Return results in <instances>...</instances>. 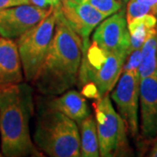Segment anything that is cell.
Here are the masks:
<instances>
[{
    "label": "cell",
    "instance_id": "21",
    "mask_svg": "<svg viewBox=\"0 0 157 157\" xmlns=\"http://www.w3.org/2000/svg\"><path fill=\"white\" fill-rule=\"evenodd\" d=\"M30 2L33 6L39 7L41 9L49 10L51 8H52V3H51L50 0H30Z\"/></svg>",
    "mask_w": 157,
    "mask_h": 157
},
{
    "label": "cell",
    "instance_id": "4",
    "mask_svg": "<svg viewBox=\"0 0 157 157\" xmlns=\"http://www.w3.org/2000/svg\"><path fill=\"white\" fill-rule=\"evenodd\" d=\"M82 59L78 80L84 86L92 83L96 86L100 97L111 92L122 73L128 54L110 52L101 49L95 42L82 41Z\"/></svg>",
    "mask_w": 157,
    "mask_h": 157
},
{
    "label": "cell",
    "instance_id": "5",
    "mask_svg": "<svg viewBox=\"0 0 157 157\" xmlns=\"http://www.w3.org/2000/svg\"><path fill=\"white\" fill-rule=\"evenodd\" d=\"M93 106L95 111L100 155H128L130 149L127 135L128 129L122 118L113 107L108 94L96 99Z\"/></svg>",
    "mask_w": 157,
    "mask_h": 157
},
{
    "label": "cell",
    "instance_id": "1",
    "mask_svg": "<svg viewBox=\"0 0 157 157\" xmlns=\"http://www.w3.org/2000/svg\"><path fill=\"white\" fill-rule=\"evenodd\" d=\"M55 27L45 60L33 83L45 95H59L77 84L82 59V39L65 17L61 5L54 8Z\"/></svg>",
    "mask_w": 157,
    "mask_h": 157
},
{
    "label": "cell",
    "instance_id": "17",
    "mask_svg": "<svg viewBox=\"0 0 157 157\" xmlns=\"http://www.w3.org/2000/svg\"><path fill=\"white\" fill-rule=\"evenodd\" d=\"M78 1L88 3L93 7H94L96 10L104 14L107 17L119 11L123 7L122 2L121 0H78Z\"/></svg>",
    "mask_w": 157,
    "mask_h": 157
},
{
    "label": "cell",
    "instance_id": "10",
    "mask_svg": "<svg viewBox=\"0 0 157 157\" xmlns=\"http://www.w3.org/2000/svg\"><path fill=\"white\" fill-rule=\"evenodd\" d=\"M61 9L69 25L82 41H87L92 32L107 17L88 3L77 0H61Z\"/></svg>",
    "mask_w": 157,
    "mask_h": 157
},
{
    "label": "cell",
    "instance_id": "19",
    "mask_svg": "<svg viewBox=\"0 0 157 157\" xmlns=\"http://www.w3.org/2000/svg\"><path fill=\"white\" fill-rule=\"evenodd\" d=\"M140 61H141V50L137 49V50L131 52L124 62L122 72H126V71H138L139 72Z\"/></svg>",
    "mask_w": 157,
    "mask_h": 157
},
{
    "label": "cell",
    "instance_id": "24",
    "mask_svg": "<svg viewBox=\"0 0 157 157\" xmlns=\"http://www.w3.org/2000/svg\"><path fill=\"white\" fill-rule=\"evenodd\" d=\"M152 14L155 15V16L157 17V4L155 5V6L152 9Z\"/></svg>",
    "mask_w": 157,
    "mask_h": 157
},
{
    "label": "cell",
    "instance_id": "25",
    "mask_svg": "<svg viewBox=\"0 0 157 157\" xmlns=\"http://www.w3.org/2000/svg\"><path fill=\"white\" fill-rule=\"evenodd\" d=\"M121 2H123V3H128L129 0H121Z\"/></svg>",
    "mask_w": 157,
    "mask_h": 157
},
{
    "label": "cell",
    "instance_id": "23",
    "mask_svg": "<svg viewBox=\"0 0 157 157\" xmlns=\"http://www.w3.org/2000/svg\"><path fill=\"white\" fill-rule=\"evenodd\" d=\"M50 1L53 8L58 7V6H59L61 5V0H50Z\"/></svg>",
    "mask_w": 157,
    "mask_h": 157
},
{
    "label": "cell",
    "instance_id": "26",
    "mask_svg": "<svg viewBox=\"0 0 157 157\" xmlns=\"http://www.w3.org/2000/svg\"><path fill=\"white\" fill-rule=\"evenodd\" d=\"M155 142H157V135H156V137L155 138Z\"/></svg>",
    "mask_w": 157,
    "mask_h": 157
},
{
    "label": "cell",
    "instance_id": "29",
    "mask_svg": "<svg viewBox=\"0 0 157 157\" xmlns=\"http://www.w3.org/2000/svg\"><path fill=\"white\" fill-rule=\"evenodd\" d=\"M156 27H157V25H156Z\"/></svg>",
    "mask_w": 157,
    "mask_h": 157
},
{
    "label": "cell",
    "instance_id": "11",
    "mask_svg": "<svg viewBox=\"0 0 157 157\" xmlns=\"http://www.w3.org/2000/svg\"><path fill=\"white\" fill-rule=\"evenodd\" d=\"M140 134L146 140L157 135V73L140 80Z\"/></svg>",
    "mask_w": 157,
    "mask_h": 157
},
{
    "label": "cell",
    "instance_id": "9",
    "mask_svg": "<svg viewBox=\"0 0 157 157\" xmlns=\"http://www.w3.org/2000/svg\"><path fill=\"white\" fill-rule=\"evenodd\" d=\"M51 9H41L28 4L12 6L0 11V36L6 39H17L37 25Z\"/></svg>",
    "mask_w": 157,
    "mask_h": 157
},
{
    "label": "cell",
    "instance_id": "6",
    "mask_svg": "<svg viewBox=\"0 0 157 157\" xmlns=\"http://www.w3.org/2000/svg\"><path fill=\"white\" fill-rule=\"evenodd\" d=\"M55 27V12L52 8L34 27L18 37L16 41L25 78L33 82L45 60Z\"/></svg>",
    "mask_w": 157,
    "mask_h": 157
},
{
    "label": "cell",
    "instance_id": "16",
    "mask_svg": "<svg viewBox=\"0 0 157 157\" xmlns=\"http://www.w3.org/2000/svg\"><path fill=\"white\" fill-rule=\"evenodd\" d=\"M140 50L141 61L139 67L140 80L157 73V27L148 35Z\"/></svg>",
    "mask_w": 157,
    "mask_h": 157
},
{
    "label": "cell",
    "instance_id": "2",
    "mask_svg": "<svg viewBox=\"0 0 157 157\" xmlns=\"http://www.w3.org/2000/svg\"><path fill=\"white\" fill-rule=\"evenodd\" d=\"M33 111V90L27 84L0 86L1 150L7 157L41 156L33 142L29 121Z\"/></svg>",
    "mask_w": 157,
    "mask_h": 157
},
{
    "label": "cell",
    "instance_id": "3",
    "mask_svg": "<svg viewBox=\"0 0 157 157\" xmlns=\"http://www.w3.org/2000/svg\"><path fill=\"white\" fill-rule=\"evenodd\" d=\"M34 144L51 157L80 156V135L77 123L46 105L35 127Z\"/></svg>",
    "mask_w": 157,
    "mask_h": 157
},
{
    "label": "cell",
    "instance_id": "20",
    "mask_svg": "<svg viewBox=\"0 0 157 157\" xmlns=\"http://www.w3.org/2000/svg\"><path fill=\"white\" fill-rule=\"evenodd\" d=\"M31 4L30 0H0V11L19 5Z\"/></svg>",
    "mask_w": 157,
    "mask_h": 157
},
{
    "label": "cell",
    "instance_id": "15",
    "mask_svg": "<svg viewBox=\"0 0 157 157\" xmlns=\"http://www.w3.org/2000/svg\"><path fill=\"white\" fill-rule=\"evenodd\" d=\"M80 126V156H100L99 140L95 118L92 114L79 124Z\"/></svg>",
    "mask_w": 157,
    "mask_h": 157
},
{
    "label": "cell",
    "instance_id": "13",
    "mask_svg": "<svg viewBox=\"0 0 157 157\" xmlns=\"http://www.w3.org/2000/svg\"><path fill=\"white\" fill-rule=\"evenodd\" d=\"M47 105L63 113L78 125L91 114L85 96L75 90L66 91L59 97L49 101Z\"/></svg>",
    "mask_w": 157,
    "mask_h": 157
},
{
    "label": "cell",
    "instance_id": "12",
    "mask_svg": "<svg viewBox=\"0 0 157 157\" xmlns=\"http://www.w3.org/2000/svg\"><path fill=\"white\" fill-rule=\"evenodd\" d=\"M23 80L22 63L16 42L0 37V86L18 84Z\"/></svg>",
    "mask_w": 157,
    "mask_h": 157
},
{
    "label": "cell",
    "instance_id": "18",
    "mask_svg": "<svg viewBox=\"0 0 157 157\" xmlns=\"http://www.w3.org/2000/svg\"><path fill=\"white\" fill-rule=\"evenodd\" d=\"M152 14L151 7L143 5L137 0H129L126 10V19L127 23L132 22L134 19L141 17L145 14Z\"/></svg>",
    "mask_w": 157,
    "mask_h": 157
},
{
    "label": "cell",
    "instance_id": "7",
    "mask_svg": "<svg viewBox=\"0 0 157 157\" xmlns=\"http://www.w3.org/2000/svg\"><path fill=\"white\" fill-rule=\"evenodd\" d=\"M139 72H122L115 86L112 90L111 98L116 104L118 113L122 118L128 133L134 138H137L139 135Z\"/></svg>",
    "mask_w": 157,
    "mask_h": 157
},
{
    "label": "cell",
    "instance_id": "14",
    "mask_svg": "<svg viewBox=\"0 0 157 157\" xmlns=\"http://www.w3.org/2000/svg\"><path fill=\"white\" fill-rule=\"evenodd\" d=\"M157 17L153 14H145L134 19L128 24L130 34L129 53L133 51L140 49L145 40L152 31L156 28Z\"/></svg>",
    "mask_w": 157,
    "mask_h": 157
},
{
    "label": "cell",
    "instance_id": "27",
    "mask_svg": "<svg viewBox=\"0 0 157 157\" xmlns=\"http://www.w3.org/2000/svg\"><path fill=\"white\" fill-rule=\"evenodd\" d=\"M2 155H2V153H1V152H0V157L2 156Z\"/></svg>",
    "mask_w": 157,
    "mask_h": 157
},
{
    "label": "cell",
    "instance_id": "8",
    "mask_svg": "<svg viewBox=\"0 0 157 157\" xmlns=\"http://www.w3.org/2000/svg\"><path fill=\"white\" fill-rule=\"evenodd\" d=\"M92 40L104 51L126 53L128 56L130 34L123 7L99 24Z\"/></svg>",
    "mask_w": 157,
    "mask_h": 157
},
{
    "label": "cell",
    "instance_id": "28",
    "mask_svg": "<svg viewBox=\"0 0 157 157\" xmlns=\"http://www.w3.org/2000/svg\"><path fill=\"white\" fill-rule=\"evenodd\" d=\"M77 1H78V0H77Z\"/></svg>",
    "mask_w": 157,
    "mask_h": 157
},
{
    "label": "cell",
    "instance_id": "22",
    "mask_svg": "<svg viewBox=\"0 0 157 157\" xmlns=\"http://www.w3.org/2000/svg\"><path fill=\"white\" fill-rule=\"evenodd\" d=\"M148 155L152 157H157V142H155V146L153 147V148L151 149Z\"/></svg>",
    "mask_w": 157,
    "mask_h": 157
}]
</instances>
